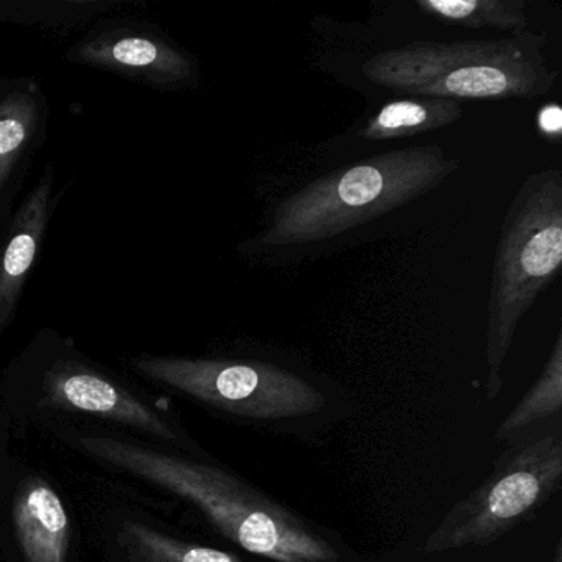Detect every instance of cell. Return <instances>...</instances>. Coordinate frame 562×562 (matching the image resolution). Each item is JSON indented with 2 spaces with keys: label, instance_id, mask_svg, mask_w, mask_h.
I'll return each instance as SVG.
<instances>
[{
  "label": "cell",
  "instance_id": "cell-1",
  "mask_svg": "<svg viewBox=\"0 0 562 562\" xmlns=\"http://www.w3.org/2000/svg\"><path fill=\"white\" fill-rule=\"evenodd\" d=\"M459 167L442 147L424 144L325 173L279 199L261 232L245 243L246 252L271 262L317 258L423 199Z\"/></svg>",
  "mask_w": 562,
  "mask_h": 562
},
{
  "label": "cell",
  "instance_id": "cell-2",
  "mask_svg": "<svg viewBox=\"0 0 562 562\" xmlns=\"http://www.w3.org/2000/svg\"><path fill=\"white\" fill-rule=\"evenodd\" d=\"M94 459L192 503L223 536L276 562H337L334 546L294 513L226 470L114 437L90 436Z\"/></svg>",
  "mask_w": 562,
  "mask_h": 562
},
{
  "label": "cell",
  "instance_id": "cell-3",
  "mask_svg": "<svg viewBox=\"0 0 562 562\" xmlns=\"http://www.w3.org/2000/svg\"><path fill=\"white\" fill-rule=\"evenodd\" d=\"M544 44V35L531 32L498 41H417L368 58L363 75L394 97L531 100L558 80L546 65Z\"/></svg>",
  "mask_w": 562,
  "mask_h": 562
},
{
  "label": "cell",
  "instance_id": "cell-4",
  "mask_svg": "<svg viewBox=\"0 0 562 562\" xmlns=\"http://www.w3.org/2000/svg\"><path fill=\"white\" fill-rule=\"evenodd\" d=\"M562 265V172L531 173L506 210L486 308V400L498 396L519 322Z\"/></svg>",
  "mask_w": 562,
  "mask_h": 562
},
{
  "label": "cell",
  "instance_id": "cell-5",
  "mask_svg": "<svg viewBox=\"0 0 562 562\" xmlns=\"http://www.w3.org/2000/svg\"><path fill=\"white\" fill-rule=\"evenodd\" d=\"M562 480V437L544 434L505 453L492 475L460 499L424 542L426 554L486 546L535 515Z\"/></svg>",
  "mask_w": 562,
  "mask_h": 562
},
{
  "label": "cell",
  "instance_id": "cell-6",
  "mask_svg": "<svg viewBox=\"0 0 562 562\" xmlns=\"http://www.w3.org/2000/svg\"><path fill=\"white\" fill-rule=\"evenodd\" d=\"M133 367L144 378L245 419H291L325 406L311 381L262 361L140 357Z\"/></svg>",
  "mask_w": 562,
  "mask_h": 562
},
{
  "label": "cell",
  "instance_id": "cell-7",
  "mask_svg": "<svg viewBox=\"0 0 562 562\" xmlns=\"http://www.w3.org/2000/svg\"><path fill=\"white\" fill-rule=\"evenodd\" d=\"M67 58L162 90L190 87L199 78L196 65L186 52L159 35L136 29L88 35L68 50Z\"/></svg>",
  "mask_w": 562,
  "mask_h": 562
},
{
  "label": "cell",
  "instance_id": "cell-8",
  "mask_svg": "<svg viewBox=\"0 0 562 562\" xmlns=\"http://www.w3.org/2000/svg\"><path fill=\"white\" fill-rule=\"evenodd\" d=\"M44 401L58 409L104 417L160 439H177L176 430L160 414L110 378L83 364H55L45 374Z\"/></svg>",
  "mask_w": 562,
  "mask_h": 562
},
{
  "label": "cell",
  "instance_id": "cell-9",
  "mask_svg": "<svg viewBox=\"0 0 562 562\" xmlns=\"http://www.w3.org/2000/svg\"><path fill=\"white\" fill-rule=\"evenodd\" d=\"M54 170L48 166L22 203L0 251V331L14 318L25 282L37 261L54 205Z\"/></svg>",
  "mask_w": 562,
  "mask_h": 562
},
{
  "label": "cell",
  "instance_id": "cell-10",
  "mask_svg": "<svg viewBox=\"0 0 562 562\" xmlns=\"http://www.w3.org/2000/svg\"><path fill=\"white\" fill-rule=\"evenodd\" d=\"M14 525L27 562H67L70 519L58 493L44 480H29L14 506Z\"/></svg>",
  "mask_w": 562,
  "mask_h": 562
},
{
  "label": "cell",
  "instance_id": "cell-11",
  "mask_svg": "<svg viewBox=\"0 0 562 562\" xmlns=\"http://www.w3.org/2000/svg\"><path fill=\"white\" fill-rule=\"evenodd\" d=\"M462 113L459 101L401 98L384 104L373 116L358 124L355 136L368 143L406 139L450 126L462 117Z\"/></svg>",
  "mask_w": 562,
  "mask_h": 562
},
{
  "label": "cell",
  "instance_id": "cell-12",
  "mask_svg": "<svg viewBox=\"0 0 562 562\" xmlns=\"http://www.w3.org/2000/svg\"><path fill=\"white\" fill-rule=\"evenodd\" d=\"M423 14L463 29H493L512 35L528 32L525 0H420Z\"/></svg>",
  "mask_w": 562,
  "mask_h": 562
},
{
  "label": "cell",
  "instance_id": "cell-13",
  "mask_svg": "<svg viewBox=\"0 0 562 562\" xmlns=\"http://www.w3.org/2000/svg\"><path fill=\"white\" fill-rule=\"evenodd\" d=\"M562 407V334L559 331L541 374L526 391L495 432L498 442H509L539 420L559 416Z\"/></svg>",
  "mask_w": 562,
  "mask_h": 562
},
{
  "label": "cell",
  "instance_id": "cell-14",
  "mask_svg": "<svg viewBox=\"0 0 562 562\" xmlns=\"http://www.w3.org/2000/svg\"><path fill=\"white\" fill-rule=\"evenodd\" d=\"M41 111V94L29 85L0 100V189L34 143Z\"/></svg>",
  "mask_w": 562,
  "mask_h": 562
},
{
  "label": "cell",
  "instance_id": "cell-15",
  "mask_svg": "<svg viewBox=\"0 0 562 562\" xmlns=\"http://www.w3.org/2000/svg\"><path fill=\"white\" fill-rule=\"evenodd\" d=\"M123 539L136 562H245L232 552L190 544L143 522H126Z\"/></svg>",
  "mask_w": 562,
  "mask_h": 562
},
{
  "label": "cell",
  "instance_id": "cell-16",
  "mask_svg": "<svg viewBox=\"0 0 562 562\" xmlns=\"http://www.w3.org/2000/svg\"><path fill=\"white\" fill-rule=\"evenodd\" d=\"M113 0L0 2V21L42 29H71L116 8Z\"/></svg>",
  "mask_w": 562,
  "mask_h": 562
},
{
  "label": "cell",
  "instance_id": "cell-17",
  "mask_svg": "<svg viewBox=\"0 0 562 562\" xmlns=\"http://www.w3.org/2000/svg\"><path fill=\"white\" fill-rule=\"evenodd\" d=\"M554 562H561V548L555 549Z\"/></svg>",
  "mask_w": 562,
  "mask_h": 562
}]
</instances>
